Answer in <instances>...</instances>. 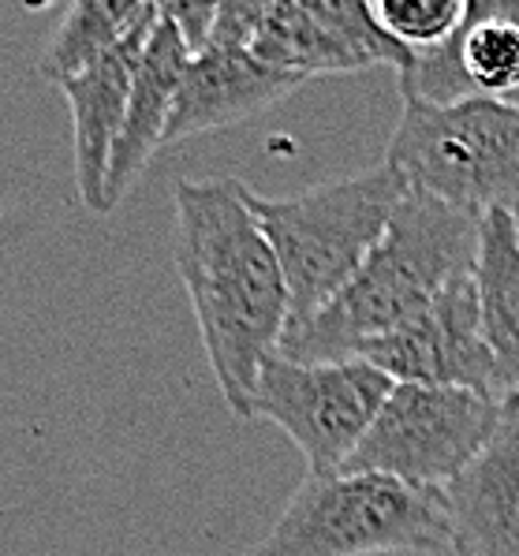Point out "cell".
<instances>
[{"label": "cell", "instance_id": "6da1fadb", "mask_svg": "<svg viewBox=\"0 0 519 556\" xmlns=\"http://www.w3.org/2000/svg\"><path fill=\"white\" fill-rule=\"evenodd\" d=\"M173 210V258L210 370L228 410L251 418L254 384L284 344L292 314L284 269L251 210V187L240 179H180Z\"/></svg>", "mask_w": 519, "mask_h": 556}, {"label": "cell", "instance_id": "5b68a950", "mask_svg": "<svg viewBox=\"0 0 519 556\" xmlns=\"http://www.w3.org/2000/svg\"><path fill=\"white\" fill-rule=\"evenodd\" d=\"M385 165L407 191L456 210H519V105L404 98Z\"/></svg>", "mask_w": 519, "mask_h": 556}, {"label": "cell", "instance_id": "5bb4252c", "mask_svg": "<svg viewBox=\"0 0 519 556\" xmlns=\"http://www.w3.org/2000/svg\"><path fill=\"white\" fill-rule=\"evenodd\" d=\"M187 64H191V49L180 38L176 23H168L161 15L157 27L150 34L147 53H142L139 75H135L124 131L113 153V173H109V194H105L109 213L127 199L135 179L147 173L150 157L165 147L168 119H173L176 93L183 87Z\"/></svg>", "mask_w": 519, "mask_h": 556}, {"label": "cell", "instance_id": "ba28073f", "mask_svg": "<svg viewBox=\"0 0 519 556\" xmlns=\"http://www.w3.org/2000/svg\"><path fill=\"white\" fill-rule=\"evenodd\" d=\"M501 400L467 389L396 384L344 470H374L415 490L445 493L497 430Z\"/></svg>", "mask_w": 519, "mask_h": 556}, {"label": "cell", "instance_id": "2e32d148", "mask_svg": "<svg viewBox=\"0 0 519 556\" xmlns=\"http://www.w3.org/2000/svg\"><path fill=\"white\" fill-rule=\"evenodd\" d=\"M157 15L161 4H150V0H75L41 53L38 72L64 87L67 79L90 72L98 60L116 53L135 30H142Z\"/></svg>", "mask_w": 519, "mask_h": 556}, {"label": "cell", "instance_id": "7a4b0ae2", "mask_svg": "<svg viewBox=\"0 0 519 556\" xmlns=\"http://www.w3.org/2000/svg\"><path fill=\"white\" fill-rule=\"evenodd\" d=\"M482 213L407 194L385 239L321 314L284 332L280 355L295 363H347L430 311L456 280L474 277Z\"/></svg>", "mask_w": 519, "mask_h": 556}, {"label": "cell", "instance_id": "9a60e30c", "mask_svg": "<svg viewBox=\"0 0 519 556\" xmlns=\"http://www.w3.org/2000/svg\"><path fill=\"white\" fill-rule=\"evenodd\" d=\"M474 285L482 303V332L497 363L501 400L519 396V232L512 210L482 213Z\"/></svg>", "mask_w": 519, "mask_h": 556}, {"label": "cell", "instance_id": "4fadbf2b", "mask_svg": "<svg viewBox=\"0 0 519 556\" xmlns=\"http://www.w3.org/2000/svg\"><path fill=\"white\" fill-rule=\"evenodd\" d=\"M300 87V79L262 64L246 49L210 46L206 53L191 56V64H187L183 87L176 93V109L168 119L165 147L243 124V119L274 109L277 101H284Z\"/></svg>", "mask_w": 519, "mask_h": 556}, {"label": "cell", "instance_id": "8992f818", "mask_svg": "<svg viewBox=\"0 0 519 556\" xmlns=\"http://www.w3.org/2000/svg\"><path fill=\"white\" fill-rule=\"evenodd\" d=\"M210 46L246 49L300 83L381 64L404 75L415 64V53L378 27L363 0H228Z\"/></svg>", "mask_w": 519, "mask_h": 556}, {"label": "cell", "instance_id": "ac0fdd59", "mask_svg": "<svg viewBox=\"0 0 519 556\" xmlns=\"http://www.w3.org/2000/svg\"><path fill=\"white\" fill-rule=\"evenodd\" d=\"M161 15H165L168 23H176V30H180V38L187 41L191 56H199V53H206V49H210V38H214L220 4H199V0H176V4H161Z\"/></svg>", "mask_w": 519, "mask_h": 556}, {"label": "cell", "instance_id": "277c9868", "mask_svg": "<svg viewBox=\"0 0 519 556\" xmlns=\"http://www.w3.org/2000/svg\"><path fill=\"white\" fill-rule=\"evenodd\" d=\"M453 549L441 493L374 470L306 475L262 542L240 556H419Z\"/></svg>", "mask_w": 519, "mask_h": 556}, {"label": "cell", "instance_id": "3957f363", "mask_svg": "<svg viewBox=\"0 0 519 556\" xmlns=\"http://www.w3.org/2000/svg\"><path fill=\"white\" fill-rule=\"evenodd\" d=\"M407 194V184L389 165L326 179L288 199L251 191V210L274 243L292 295L288 329H300L344 292L385 239Z\"/></svg>", "mask_w": 519, "mask_h": 556}, {"label": "cell", "instance_id": "7c38bea8", "mask_svg": "<svg viewBox=\"0 0 519 556\" xmlns=\"http://www.w3.org/2000/svg\"><path fill=\"white\" fill-rule=\"evenodd\" d=\"M161 20V15H157ZM157 20L135 30L116 53L90 67V72L67 79L61 93L72 113V142H75V191L90 213H109V173H113V153L121 142L127 101H131L135 75H139L142 53L150 46V34Z\"/></svg>", "mask_w": 519, "mask_h": 556}, {"label": "cell", "instance_id": "8fae6325", "mask_svg": "<svg viewBox=\"0 0 519 556\" xmlns=\"http://www.w3.org/2000/svg\"><path fill=\"white\" fill-rule=\"evenodd\" d=\"M441 497L456 556H519V396L501 400L486 448Z\"/></svg>", "mask_w": 519, "mask_h": 556}, {"label": "cell", "instance_id": "30bf717a", "mask_svg": "<svg viewBox=\"0 0 519 556\" xmlns=\"http://www.w3.org/2000/svg\"><path fill=\"white\" fill-rule=\"evenodd\" d=\"M400 93L430 105L467 98L519 105V0H471L464 27L400 75Z\"/></svg>", "mask_w": 519, "mask_h": 556}, {"label": "cell", "instance_id": "e0dca14e", "mask_svg": "<svg viewBox=\"0 0 519 556\" xmlns=\"http://www.w3.org/2000/svg\"><path fill=\"white\" fill-rule=\"evenodd\" d=\"M471 0H374L378 27L407 53H433L464 27Z\"/></svg>", "mask_w": 519, "mask_h": 556}, {"label": "cell", "instance_id": "52a82bcc", "mask_svg": "<svg viewBox=\"0 0 519 556\" xmlns=\"http://www.w3.org/2000/svg\"><path fill=\"white\" fill-rule=\"evenodd\" d=\"M393 389L396 381L367 358L295 363L277 352L254 384L251 418L280 426L303 452L311 475H333L352 464Z\"/></svg>", "mask_w": 519, "mask_h": 556}, {"label": "cell", "instance_id": "d6986e66", "mask_svg": "<svg viewBox=\"0 0 519 556\" xmlns=\"http://www.w3.org/2000/svg\"><path fill=\"white\" fill-rule=\"evenodd\" d=\"M512 217H516V232H519V210H512Z\"/></svg>", "mask_w": 519, "mask_h": 556}, {"label": "cell", "instance_id": "9c48e42d", "mask_svg": "<svg viewBox=\"0 0 519 556\" xmlns=\"http://www.w3.org/2000/svg\"><path fill=\"white\" fill-rule=\"evenodd\" d=\"M370 366H378L396 384H430V389H467L501 400L497 363L482 332V303L474 277L448 288L422 318L404 325L393 337L363 348Z\"/></svg>", "mask_w": 519, "mask_h": 556}]
</instances>
